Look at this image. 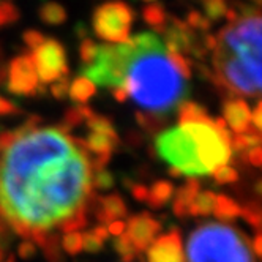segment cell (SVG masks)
Returning a JSON list of instances; mask_svg holds the SVG:
<instances>
[{"label": "cell", "instance_id": "cell-31", "mask_svg": "<svg viewBox=\"0 0 262 262\" xmlns=\"http://www.w3.org/2000/svg\"><path fill=\"white\" fill-rule=\"evenodd\" d=\"M70 79L68 76H62L60 79H57L55 82H52L51 85V93L54 98L57 100H65L68 97V90H70Z\"/></svg>", "mask_w": 262, "mask_h": 262}, {"label": "cell", "instance_id": "cell-30", "mask_svg": "<svg viewBox=\"0 0 262 262\" xmlns=\"http://www.w3.org/2000/svg\"><path fill=\"white\" fill-rule=\"evenodd\" d=\"M92 185H95L98 190H111L114 186V176L106 169H100L95 177H92Z\"/></svg>", "mask_w": 262, "mask_h": 262}, {"label": "cell", "instance_id": "cell-7", "mask_svg": "<svg viewBox=\"0 0 262 262\" xmlns=\"http://www.w3.org/2000/svg\"><path fill=\"white\" fill-rule=\"evenodd\" d=\"M179 125L193 138L198 148L199 163L207 171V174H213L221 166H228V161L232 155L231 142L218 133L210 117L180 122Z\"/></svg>", "mask_w": 262, "mask_h": 262}, {"label": "cell", "instance_id": "cell-6", "mask_svg": "<svg viewBox=\"0 0 262 262\" xmlns=\"http://www.w3.org/2000/svg\"><path fill=\"white\" fill-rule=\"evenodd\" d=\"M155 147L158 155L171 167L177 169L180 176H186L188 179L207 176V171L199 163L193 138L180 125L163 131L155 141Z\"/></svg>", "mask_w": 262, "mask_h": 262}, {"label": "cell", "instance_id": "cell-20", "mask_svg": "<svg viewBox=\"0 0 262 262\" xmlns=\"http://www.w3.org/2000/svg\"><path fill=\"white\" fill-rule=\"evenodd\" d=\"M240 209L242 207L234 199L224 196V194H220V196H216V201H215L213 213L220 220L231 221V220H235L237 216H240Z\"/></svg>", "mask_w": 262, "mask_h": 262}, {"label": "cell", "instance_id": "cell-15", "mask_svg": "<svg viewBox=\"0 0 262 262\" xmlns=\"http://www.w3.org/2000/svg\"><path fill=\"white\" fill-rule=\"evenodd\" d=\"M198 193H199V180L198 179H188L186 183L177 190L174 204H172V210L179 218H183L185 215H188V207L194 201Z\"/></svg>", "mask_w": 262, "mask_h": 262}, {"label": "cell", "instance_id": "cell-45", "mask_svg": "<svg viewBox=\"0 0 262 262\" xmlns=\"http://www.w3.org/2000/svg\"><path fill=\"white\" fill-rule=\"evenodd\" d=\"M262 237H260V234H256V237H254V253H256V256H260L262 254Z\"/></svg>", "mask_w": 262, "mask_h": 262}, {"label": "cell", "instance_id": "cell-13", "mask_svg": "<svg viewBox=\"0 0 262 262\" xmlns=\"http://www.w3.org/2000/svg\"><path fill=\"white\" fill-rule=\"evenodd\" d=\"M224 123H226L234 133L243 135L250 129L251 123V111L243 100H231L224 104Z\"/></svg>", "mask_w": 262, "mask_h": 262}, {"label": "cell", "instance_id": "cell-40", "mask_svg": "<svg viewBox=\"0 0 262 262\" xmlns=\"http://www.w3.org/2000/svg\"><path fill=\"white\" fill-rule=\"evenodd\" d=\"M131 193H133V198L139 202H147V198H148V188L144 185H135L133 188H131Z\"/></svg>", "mask_w": 262, "mask_h": 262}, {"label": "cell", "instance_id": "cell-29", "mask_svg": "<svg viewBox=\"0 0 262 262\" xmlns=\"http://www.w3.org/2000/svg\"><path fill=\"white\" fill-rule=\"evenodd\" d=\"M97 48H98V45L93 40L82 38L81 46H79V55H81V60H82V67H89L93 62L95 54H97Z\"/></svg>", "mask_w": 262, "mask_h": 262}, {"label": "cell", "instance_id": "cell-10", "mask_svg": "<svg viewBox=\"0 0 262 262\" xmlns=\"http://www.w3.org/2000/svg\"><path fill=\"white\" fill-rule=\"evenodd\" d=\"M38 84L40 81L30 55H19L11 60L8 70V90L11 93L19 97L35 95Z\"/></svg>", "mask_w": 262, "mask_h": 262}, {"label": "cell", "instance_id": "cell-4", "mask_svg": "<svg viewBox=\"0 0 262 262\" xmlns=\"http://www.w3.org/2000/svg\"><path fill=\"white\" fill-rule=\"evenodd\" d=\"M186 259L188 262H254L245 235L218 223L204 224L190 235Z\"/></svg>", "mask_w": 262, "mask_h": 262}, {"label": "cell", "instance_id": "cell-8", "mask_svg": "<svg viewBox=\"0 0 262 262\" xmlns=\"http://www.w3.org/2000/svg\"><path fill=\"white\" fill-rule=\"evenodd\" d=\"M133 23V10L126 4H104L93 14V30L98 38L109 45H120L129 40V29Z\"/></svg>", "mask_w": 262, "mask_h": 262}, {"label": "cell", "instance_id": "cell-26", "mask_svg": "<svg viewBox=\"0 0 262 262\" xmlns=\"http://www.w3.org/2000/svg\"><path fill=\"white\" fill-rule=\"evenodd\" d=\"M95 112H93L90 107H87L85 104L82 106H74L73 109H70L65 116V123L68 125V128L71 126H78L82 122H87Z\"/></svg>", "mask_w": 262, "mask_h": 262}, {"label": "cell", "instance_id": "cell-46", "mask_svg": "<svg viewBox=\"0 0 262 262\" xmlns=\"http://www.w3.org/2000/svg\"><path fill=\"white\" fill-rule=\"evenodd\" d=\"M0 232H4V223H2V216H0Z\"/></svg>", "mask_w": 262, "mask_h": 262}, {"label": "cell", "instance_id": "cell-12", "mask_svg": "<svg viewBox=\"0 0 262 262\" xmlns=\"http://www.w3.org/2000/svg\"><path fill=\"white\" fill-rule=\"evenodd\" d=\"M161 231V224L148 213H139L131 216L126 223L125 234L129 237L136 251H145L152 245L157 234Z\"/></svg>", "mask_w": 262, "mask_h": 262}, {"label": "cell", "instance_id": "cell-37", "mask_svg": "<svg viewBox=\"0 0 262 262\" xmlns=\"http://www.w3.org/2000/svg\"><path fill=\"white\" fill-rule=\"evenodd\" d=\"M17 253H19V257L23 259H30L36 254V247L32 240H23L19 243V247H17Z\"/></svg>", "mask_w": 262, "mask_h": 262}, {"label": "cell", "instance_id": "cell-36", "mask_svg": "<svg viewBox=\"0 0 262 262\" xmlns=\"http://www.w3.org/2000/svg\"><path fill=\"white\" fill-rule=\"evenodd\" d=\"M186 26L193 27V29H201V30H207L210 27V23L205 19V17L198 13V11H191L188 14V19H186Z\"/></svg>", "mask_w": 262, "mask_h": 262}, {"label": "cell", "instance_id": "cell-9", "mask_svg": "<svg viewBox=\"0 0 262 262\" xmlns=\"http://www.w3.org/2000/svg\"><path fill=\"white\" fill-rule=\"evenodd\" d=\"M40 84H52L62 76H68L67 55L63 46L55 40H45L30 55Z\"/></svg>", "mask_w": 262, "mask_h": 262}, {"label": "cell", "instance_id": "cell-48", "mask_svg": "<svg viewBox=\"0 0 262 262\" xmlns=\"http://www.w3.org/2000/svg\"><path fill=\"white\" fill-rule=\"evenodd\" d=\"M8 262H13V260H8Z\"/></svg>", "mask_w": 262, "mask_h": 262}, {"label": "cell", "instance_id": "cell-16", "mask_svg": "<svg viewBox=\"0 0 262 262\" xmlns=\"http://www.w3.org/2000/svg\"><path fill=\"white\" fill-rule=\"evenodd\" d=\"M172 196H174V185L167 180H158L148 188V198L145 204H148L154 209H160L164 207L172 199Z\"/></svg>", "mask_w": 262, "mask_h": 262}, {"label": "cell", "instance_id": "cell-3", "mask_svg": "<svg viewBox=\"0 0 262 262\" xmlns=\"http://www.w3.org/2000/svg\"><path fill=\"white\" fill-rule=\"evenodd\" d=\"M213 63L224 84L240 95L260 92V14L247 11L216 38Z\"/></svg>", "mask_w": 262, "mask_h": 262}, {"label": "cell", "instance_id": "cell-25", "mask_svg": "<svg viewBox=\"0 0 262 262\" xmlns=\"http://www.w3.org/2000/svg\"><path fill=\"white\" fill-rule=\"evenodd\" d=\"M112 247H114V250L119 253V256L123 259V262H131L135 260V257L138 256V251L135 248V245L131 243L129 237L126 234H122L119 235L114 243H112Z\"/></svg>", "mask_w": 262, "mask_h": 262}, {"label": "cell", "instance_id": "cell-2", "mask_svg": "<svg viewBox=\"0 0 262 262\" xmlns=\"http://www.w3.org/2000/svg\"><path fill=\"white\" fill-rule=\"evenodd\" d=\"M129 41L133 54L123 84L128 97L154 116L177 109L186 101L188 85L174 68L163 40L152 32H141Z\"/></svg>", "mask_w": 262, "mask_h": 262}, {"label": "cell", "instance_id": "cell-23", "mask_svg": "<svg viewBox=\"0 0 262 262\" xmlns=\"http://www.w3.org/2000/svg\"><path fill=\"white\" fill-rule=\"evenodd\" d=\"M85 123H87V126L92 129V133H98V135L107 136V138L114 139V141H119V136H117V133H116L114 126H112V123H111L106 117L98 116V114H93Z\"/></svg>", "mask_w": 262, "mask_h": 262}, {"label": "cell", "instance_id": "cell-27", "mask_svg": "<svg viewBox=\"0 0 262 262\" xmlns=\"http://www.w3.org/2000/svg\"><path fill=\"white\" fill-rule=\"evenodd\" d=\"M202 8H204V13H205L204 17L209 23L221 19V17L226 16V11H228L226 4L221 2V0H209V2H204Z\"/></svg>", "mask_w": 262, "mask_h": 262}, {"label": "cell", "instance_id": "cell-43", "mask_svg": "<svg viewBox=\"0 0 262 262\" xmlns=\"http://www.w3.org/2000/svg\"><path fill=\"white\" fill-rule=\"evenodd\" d=\"M92 234L95 235V237H98L103 243H104V240H107V237H109V232H107L106 226H103V224H98L97 228H93V229H92Z\"/></svg>", "mask_w": 262, "mask_h": 262}, {"label": "cell", "instance_id": "cell-17", "mask_svg": "<svg viewBox=\"0 0 262 262\" xmlns=\"http://www.w3.org/2000/svg\"><path fill=\"white\" fill-rule=\"evenodd\" d=\"M97 92V87L93 85L89 79L79 76L74 79L71 84H70V90H68V97L74 101L78 103V106H82L85 104L93 95H95Z\"/></svg>", "mask_w": 262, "mask_h": 262}, {"label": "cell", "instance_id": "cell-33", "mask_svg": "<svg viewBox=\"0 0 262 262\" xmlns=\"http://www.w3.org/2000/svg\"><path fill=\"white\" fill-rule=\"evenodd\" d=\"M213 177L218 183H232L238 179V174L231 166H221L213 172Z\"/></svg>", "mask_w": 262, "mask_h": 262}, {"label": "cell", "instance_id": "cell-32", "mask_svg": "<svg viewBox=\"0 0 262 262\" xmlns=\"http://www.w3.org/2000/svg\"><path fill=\"white\" fill-rule=\"evenodd\" d=\"M240 216L245 218L254 229L260 228V210L257 205H247V207L240 209Z\"/></svg>", "mask_w": 262, "mask_h": 262}, {"label": "cell", "instance_id": "cell-21", "mask_svg": "<svg viewBox=\"0 0 262 262\" xmlns=\"http://www.w3.org/2000/svg\"><path fill=\"white\" fill-rule=\"evenodd\" d=\"M40 19L49 26H59L67 21V11L59 4H45L40 8Z\"/></svg>", "mask_w": 262, "mask_h": 262}, {"label": "cell", "instance_id": "cell-35", "mask_svg": "<svg viewBox=\"0 0 262 262\" xmlns=\"http://www.w3.org/2000/svg\"><path fill=\"white\" fill-rule=\"evenodd\" d=\"M23 38H24V43L32 49V51H35V49H38L43 43H45V36L40 33V32H36V30H27L24 35H23Z\"/></svg>", "mask_w": 262, "mask_h": 262}, {"label": "cell", "instance_id": "cell-14", "mask_svg": "<svg viewBox=\"0 0 262 262\" xmlns=\"http://www.w3.org/2000/svg\"><path fill=\"white\" fill-rule=\"evenodd\" d=\"M123 216H126V205L119 194L100 198V209L97 210V218L103 223V226Z\"/></svg>", "mask_w": 262, "mask_h": 262}, {"label": "cell", "instance_id": "cell-1", "mask_svg": "<svg viewBox=\"0 0 262 262\" xmlns=\"http://www.w3.org/2000/svg\"><path fill=\"white\" fill-rule=\"evenodd\" d=\"M84 152L60 128L10 133L0 152V210L17 232L35 237L84 216L92 188Z\"/></svg>", "mask_w": 262, "mask_h": 262}, {"label": "cell", "instance_id": "cell-44", "mask_svg": "<svg viewBox=\"0 0 262 262\" xmlns=\"http://www.w3.org/2000/svg\"><path fill=\"white\" fill-rule=\"evenodd\" d=\"M112 93H114L116 100H117V101H120V103H123V101L128 98V92H126V89H125V87L114 89V90H112Z\"/></svg>", "mask_w": 262, "mask_h": 262}, {"label": "cell", "instance_id": "cell-5", "mask_svg": "<svg viewBox=\"0 0 262 262\" xmlns=\"http://www.w3.org/2000/svg\"><path fill=\"white\" fill-rule=\"evenodd\" d=\"M131 54L133 46L129 40L120 45H98L95 59L89 67H82L81 76L89 79L93 85L112 90L123 87Z\"/></svg>", "mask_w": 262, "mask_h": 262}, {"label": "cell", "instance_id": "cell-38", "mask_svg": "<svg viewBox=\"0 0 262 262\" xmlns=\"http://www.w3.org/2000/svg\"><path fill=\"white\" fill-rule=\"evenodd\" d=\"M106 229H107L109 235H117L119 237V235L125 234V231H126V223L122 221V220H116V221H112L111 224H107Z\"/></svg>", "mask_w": 262, "mask_h": 262}, {"label": "cell", "instance_id": "cell-18", "mask_svg": "<svg viewBox=\"0 0 262 262\" xmlns=\"http://www.w3.org/2000/svg\"><path fill=\"white\" fill-rule=\"evenodd\" d=\"M116 144L117 141L111 139L107 136H103V135H98V133H90L84 142L87 150L93 152L98 158H111V152Z\"/></svg>", "mask_w": 262, "mask_h": 262}, {"label": "cell", "instance_id": "cell-11", "mask_svg": "<svg viewBox=\"0 0 262 262\" xmlns=\"http://www.w3.org/2000/svg\"><path fill=\"white\" fill-rule=\"evenodd\" d=\"M145 251L148 262H185L182 237L177 229L155 238Z\"/></svg>", "mask_w": 262, "mask_h": 262}, {"label": "cell", "instance_id": "cell-47", "mask_svg": "<svg viewBox=\"0 0 262 262\" xmlns=\"http://www.w3.org/2000/svg\"><path fill=\"white\" fill-rule=\"evenodd\" d=\"M0 260H2V250H0Z\"/></svg>", "mask_w": 262, "mask_h": 262}, {"label": "cell", "instance_id": "cell-22", "mask_svg": "<svg viewBox=\"0 0 262 262\" xmlns=\"http://www.w3.org/2000/svg\"><path fill=\"white\" fill-rule=\"evenodd\" d=\"M144 21L148 24V26H152L154 29L157 30H164L166 27V19H167V16L163 10V7L160 4H148L145 8H144Z\"/></svg>", "mask_w": 262, "mask_h": 262}, {"label": "cell", "instance_id": "cell-24", "mask_svg": "<svg viewBox=\"0 0 262 262\" xmlns=\"http://www.w3.org/2000/svg\"><path fill=\"white\" fill-rule=\"evenodd\" d=\"M179 116H180V122H190V120H201L209 117L207 111H205L202 106L193 103V101H183L179 107Z\"/></svg>", "mask_w": 262, "mask_h": 262}, {"label": "cell", "instance_id": "cell-28", "mask_svg": "<svg viewBox=\"0 0 262 262\" xmlns=\"http://www.w3.org/2000/svg\"><path fill=\"white\" fill-rule=\"evenodd\" d=\"M62 247L68 254H79L82 251V234L67 232L62 238Z\"/></svg>", "mask_w": 262, "mask_h": 262}, {"label": "cell", "instance_id": "cell-19", "mask_svg": "<svg viewBox=\"0 0 262 262\" xmlns=\"http://www.w3.org/2000/svg\"><path fill=\"white\" fill-rule=\"evenodd\" d=\"M216 194L213 191H199L188 207V215L198 216V215H210L215 209Z\"/></svg>", "mask_w": 262, "mask_h": 262}, {"label": "cell", "instance_id": "cell-39", "mask_svg": "<svg viewBox=\"0 0 262 262\" xmlns=\"http://www.w3.org/2000/svg\"><path fill=\"white\" fill-rule=\"evenodd\" d=\"M245 155H247V160H248L253 166H256V167L260 166V163H262V150H260V147L250 148V150L245 152Z\"/></svg>", "mask_w": 262, "mask_h": 262}, {"label": "cell", "instance_id": "cell-42", "mask_svg": "<svg viewBox=\"0 0 262 262\" xmlns=\"http://www.w3.org/2000/svg\"><path fill=\"white\" fill-rule=\"evenodd\" d=\"M14 111H17V109H16V106H14L11 101H8V100H5V98L0 97V116L13 114Z\"/></svg>", "mask_w": 262, "mask_h": 262}, {"label": "cell", "instance_id": "cell-41", "mask_svg": "<svg viewBox=\"0 0 262 262\" xmlns=\"http://www.w3.org/2000/svg\"><path fill=\"white\" fill-rule=\"evenodd\" d=\"M260 116H262V114H260V103H257L256 107H254V111L251 112V122H253V125H254V131H256V133H259L260 128H262Z\"/></svg>", "mask_w": 262, "mask_h": 262}, {"label": "cell", "instance_id": "cell-34", "mask_svg": "<svg viewBox=\"0 0 262 262\" xmlns=\"http://www.w3.org/2000/svg\"><path fill=\"white\" fill-rule=\"evenodd\" d=\"M103 248V242L92 234V231L82 234V250L87 253H98Z\"/></svg>", "mask_w": 262, "mask_h": 262}]
</instances>
